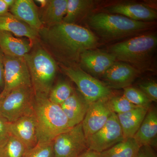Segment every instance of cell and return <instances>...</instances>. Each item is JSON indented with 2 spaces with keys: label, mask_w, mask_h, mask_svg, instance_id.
Wrapping results in <instances>:
<instances>
[{
  "label": "cell",
  "mask_w": 157,
  "mask_h": 157,
  "mask_svg": "<svg viewBox=\"0 0 157 157\" xmlns=\"http://www.w3.org/2000/svg\"><path fill=\"white\" fill-rule=\"evenodd\" d=\"M38 36L53 55L66 64L79 61L82 52L94 49L98 44L94 34L76 24L62 22L43 26L38 31Z\"/></svg>",
  "instance_id": "cell-1"
},
{
  "label": "cell",
  "mask_w": 157,
  "mask_h": 157,
  "mask_svg": "<svg viewBox=\"0 0 157 157\" xmlns=\"http://www.w3.org/2000/svg\"><path fill=\"white\" fill-rule=\"evenodd\" d=\"M33 113L38 143L51 142L71 128L60 105L53 104L46 96L35 95Z\"/></svg>",
  "instance_id": "cell-2"
},
{
  "label": "cell",
  "mask_w": 157,
  "mask_h": 157,
  "mask_svg": "<svg viewBox=\"0 0 157 157\" xmlns=\"http://www.w3.org/2000/svg\"><path fill=\"white\" fill-rule=\"evenodd\" d=\"M35 95L48 97L57 73L55 60L45 48L38 47L24 56Z\"/></svg>",
  "instance_id": "cell-3"
},
{
  "label": "cell",
  "mask_w": 157,
  "mask_h": 157,
  "mask_svg": "<svg viewBox=\"0 0 157 157\" xmlns=\"http://www.w3.org/2000/svg\"><path fill=\"white\" fill-rule=\"evenodd\" d=\"M89 25L99 36L106 40H114L148 29L152 25L148 22L136 21L120 15L99 13L89 19Z\"/></svg>",
  "instance_id": "cell-4"
},
{
  "label": "cell",
  "mask_w": 157,
  "mask_h": 157,
  "mask_svg": "<svg viewBox=\"0 0 157 157\" xmlns=\"http://www.w3.org/2000/svg\"><path fill=\"white\" fill-rule=\"evenodd\" d=\"M157 37L154 34L140 35L112 45L109 53L117 60L132 63L145 61L157 48Z\"/></svg>",
  "instance_id": "cell-5"
},
{
  "label": "cell",
  "mask_w": 157,
  "mask_h": 157,
  "mask_svg": "<svg viewBox=\"0 0 157 157\" xmlns=\"http://www.w3.org/2000/svg\"><path fill=\"white\" fill-rule=\"evenodd\" d=\"M35 94L32 86L17 88L0 100V117L6 122L14 121L33 112Z\"/></svg>",
  "instance_id": "cell-6"
},
{
  "label": "cell",
  "mask_w": 157,
  "mask_h": 157,
  "mask_svg": "<svg viewBox=\"0 0 157 157\" xmlns=\"http://www.w3.org/2000/svg\"><path fill=\"white\" fill-rule=\"evenodd\" d=\"M65 74L78 87L81 96L89 104L111 97L112 91L104 82L79 68L65 67Z\"/></svg>",
  "instance_id": "cell-7"
},
{
  "label": "cell",
  "mask_w": 157,
  "mask_h": 157,
  "mask_svg": "<svg viewBox=\"0 0 157 157\" xmlns=\"http://www.w3.org/2000/svg\"><path fill=\"white\" fill-rule=\"evenodd\" d=\"M4 64V87L0 93L1 99L17 88L32 86L28 67L24 57L5 55Z\"/></svg>",
  "instance_id": "cell-8"
},
{
  "label": "cell",
  "mask_w": 157,
  "mask_h": 157,
  "mask_svg": "<svg viewBox=\"0 0 157 157\" xmlns=\"http://www.w3.org/2000/svg\"><path fill=\"white\" fill-rule=\"evenodd\" d=\"M52 143L54 157H78L88 150L82 123L58 135Z\"/></svg>",
  "instance_id": "cell-9"
},
{
  "label": "cell",
  "mask_w": 157,
  "mask_h": 157,
  "mask_svg": "<svg viewBox=\"0 0 157 157\" xmlns=\"http://www.w3.org/2000/svg\"><path fill=\"white\" fill-rule=\"evenodd\" d=\"M124 140L117 116L113 113L103 128L86 138L88 149L101 153Z\"/></svg>",
  "instance_id": "cell-10"
},
{
  "label": "cell",
  "mask_w": 157,
  "mask_h": 157,
  "mask_svg": "<svg viewBox=\"0 0 157 157\" xmlns=\"http://www.w3.org/2000/svg\"><path fill=\"white\" fill-rule=\"evenodd\" d=\"M108 99L99 100L90 104L81 123L86 139L103 128L112 114Z\"/></svg>",
  "instance_id": "cell-11"
},
{
  "label": "cell",
  "mask_w": 157,
  "mask_h": 157,
  "mask_svg": "<svg viewBox=\"0 0 157 157\" xmlns=\"http://www.w3.org/2000/svg\"><path fill=\"white\" fill-rule=\"evenodd\" d=\"M138 75V70L131 65L116 62L101 76L109 88L120 89L130 86Z\"/></svg>",
  "instance_id": "cell-12"
},
{
  "label": "cell",
  "mask_w": 157,
  "mask_h": 157,
  "mask_svg": "<svg viewBox=\"0 0 157 157\" xmlns=\"http://www.w3.org/2000/svg\"><path fill=\"white\" fill-rule=\"evenodd\" d=\"M7 125L9 134L17 137L28 150L33 148L38 144L36 125L33 112L12 122H7Z\"/></svg>",
  "instance_id": "cell-13"
},
{
  "label": "cell",
  "mask_w": 157,
  "mask_h": 157,
  "mask_svg": "<svg viewBox=\"0 0 157 157\" xmlns=\"http://www.w3.org/2000/svg\"><path fill=\"white\" fill-rule=\"evenodd\" d=\"M79 61L87 73L102 76L117 60L115 56L109 52L91 49L82 52Z\"/></svg>",
  "instance_id": "cell-14"
},
{
  "label": "cell",
  "mask_w": 157,
  "mask_h": 157,
  "mask_svg": "<svg viewBox=\"0 0 157 157\" xmlns=\"http://www.w3.org/2000/svg\"><path fill=\"white\" fill-rule=\"evenodd\" d=\"M110 14H120L136 21L149 22L156 19V11L139 3H121L107 7Z\"/></svg>",
  "instance_id": "cell-15"
},
{
  "label": "cell",
  "mask_w": 157,
  "mask_h": 157,
  "mask_svg": "<svg viewBox=\"0 0 157 157\" xmlns=\"http://www.w3.org/2000/svg\"><path fill=\"white\" fill-rule=\"evenodd\" d=\"M157 111L151 107L134 138L140 147L156 145Z\"/></svg>",
  "instance_id": "cell-16"
},
{
  "label": "cell",
  "mask_w": 157,
  "mask_h": 157,
  "mask_svg": "<svg viewBox=\"0 0 157 157\" xmlns=\"http://www.w3.org/2000/svg\"><path fill=\"white\" fill-rule=\"evenodd\" d=\"M90 104L81 95L74 91L72 95L60 105L67 118L70 128L81 123Z\"/></svg>",
  "instance_id": "cell-17"
},
{
  "label": "cell",
  "mask_w": 157,
  "mask_h": 157,
  "mask_svg": "<svg viewBox=\"0 0 157 157\" xmlns=\"http://www.w3.org/2000/svg\"><path fill=\"white\" fill-rule=\"evenodd\" d=\"M10 11L18 19L37 31H39L43 26L33 1L15 0L14 5L10 8Z\"/></svg>",
  "instance_id": "cell-18"
},
{
  "label": "cell",
  "mask_w": 157,
  "mask_h": 157,
  "mask_svg": "<svg viewBox=\"0 0 157 157\" xmlns=\"http://www.w3.org/2000/svg\"><path fill=\"white\" fill-rule=\"evenodd\" d=\"M0 31L9 32L17 37H25L33 42L38 39V31L11 14L0 16Z\"/></svg>",
  "instance_id": "cell-19"
},
{
  "label": "cell",
  "mask_w": 157,
  "mask_h": 157,
  "mask_svg": "<svg viewBox=\"0 0 157 157\" xmlns=\"http://www.w3.org/2000/svg\"><path fill=\"white\" fill-rule=\"evenodd\" d=\"M32 42L14 36L9 32L0 31V49L8 56L24 57L31 51Z\"/></svg>",
  "instance_id": "cell-20"
},
{
  "label": "cell",
  "mask_w": 157,
  "mask_h": 157,
  "mask_svg": "<svg viewBox=\"0 0 157 157\" xmlns=\"http://www.w3.org/2000/svg\"><path fill=\"white\" fill-rule=\"evenodd\" d=\"M148 110L144 107H137L128 112L117 114L124 139L134 137Z\"/></svg>",
  "instance_id": "cell-21"
},
{
  "label": "cell",
  "mask_w": 157,
  "mask_h": 157,
  "mask_svg": "<svg viewBox=\"0 0 157 157\" xmlns=\"http://www.w3.org/2000/svg\"><path fill=\"white\" fill-rule=\"evenodd\" d=\"M68 0H50L43 7L39 16L43 26H50L63 22L67 11Z\"/></svg>",
  "instance_id": "cell-22"
},
{
  "label": "cell",
  "mask_w": 157,
  "mask_h": 157,
  "mask_svg": "<svg viewBox=\"0 0 157 157\" xmlns=\"http://www.w3.org/2000/svg\"><path fill=\"white\" fill-rule=\"evenodd\" d=\"M94 5V1L91 0H68L66 14L63 22L75 24Z\"/></svg>",
  "instance_id": "cell-23"
},
{
  "label": "cell",
  "mask_w": 157,
  "mask_h": 157,
  "mask_svg": "<svg viewBox=\"0 0 157 157\" xmlns=\"http://www.w3.org/2000/svg\"><path fill=\"white\" fill-rule=\"evenodd\" d=\"M140 147L132 137L124 139L100 155L101 157H135Z\"/></svg>",
  "instance_id": "cell-24"
},
{
  "label": "cell",
  "mask_w": 157,
  "mask_h": 157,
  "mask_svg": "<svg viewBox=\"0 0 157 157\" xmlns=\"http://www.w3.org/2000/svg\"><path fill=\"white\" fill-rule=\"evenodd\" d=\"M27 150L21 141L10 134L7 139L0 144V157H23Z\"/></svg>",
  "instance_id": "cell-25"
},
{
  "label": "cell",
  "mask_w": 157,
  "mask_h": 157,
  "mask_svg": "<svg viewBox=\"0 0 157 157\" xmlns=\"http://www.w3.org/2000/svg\"><path fill=\"white\" fill-rule=\"evenodd\" d=\"M74 92L73 88L69 82L61 81L52 87L48 98L53 104L61 105L72 95Z\"/></svg>",
  "instance_id": "cell-26"
},
{
  "label": "cell",
  "mask_w": 157,
  "mask_h": 157,
  "mask_svg": "<svg viewBox=\"0 0 157 157\" xmlns=\"http://www.w3.org/2000/svg\"><path fill=\"white\" fill-rule=\"evenodd\" d=\"M130 102L137 107L149 109L151 101L140 90L128 86L124 89V95Z\"/></svg>",
  "instance_id": "cell-27"
},
{
  "label": "cell",
  "mask_w": 157,
  "mask_h": 157,
  "mask_svg": "<svg viewBox=\"0 0 157 157\" xmlns=\"http://www.w3.org/2000/svg\"><path fill=\"white\" fill-rule=\"evenodd\" d=\"M108 104L111 111L117 115L128 112L137 107L124 96L110 97L108 98Z\"/></svg>",
  "instance_id": "cell-28"
},
{
  "label": "cell",
  "mask_w": 157,
  "mask_h": 157,
  "mask_svg": "<svg viewBox=\"0 0 157 157\" xmlns=\"http://www.w3.org/2000/svg\"><path fill=\"white\" fill-rule=\"evenodd\" d=\"M23 157H54L52 141L48 143H38L28 150Z\"/></svg>",
  "instance_id": "cell-29"
},
{
  "label": "cell",
  "mask_w": 157,
  "mask_h": 157,
  "mask_svg": "<svg viewBox=\"0 0 157 157\" xmlns=\"http://www.w3.org/2000/svg\"><path fill=\"white\" fill-rule=\"evenodd\" d=\"M140 90L151 102L157 101V83L153 81L141 82L139 84Z\"/></svg>",
  "instance_id": "cell-30"
},
{
  "label": "cell",
  "mask_w": 157,
  "mask_h": 157,
  "mask_svg": "<svg viewBox=\"0 0 157 157\" xmlns=\"http://www.w3.org/2000/svg\"><path fill=\"white\" fill-rule=\"evenodd\" d=\"M135 157H157L154 151L150 146L140 147Z\"/></svg>",
  "instance_id": "cell-31"
},
{
  "label": "cell",
  "mask_w": 157,
  "mask_h": 157,
  "mask_svg": "<svg viewBox=\"0 0 157 157\" xmlns=\"http://www.w3.org/2000/svg\"><path fill=\"white\" fill-rule=\"evenodd\" d=\"M9 135L7 128V122L0 117V144L7 139Z\"/></svg>",
  "instance_id": "cell-32"
},
{
  "label": "cell",
  "mask_w": 157,
  "mask_h": 157,
  "mask_svg": "<svg viewBox=\"0 0 157 157\" xmlns=\"http://www.w3.org/2000/svg\"><path fill=\"white\" fill-rule=\"evenodd\" d=\"M4 53L0 49V90L1 92L4 87Z\"/></svg>",
  "instance_id": "cell-33"
},
{
  "label": "cell",
  "mask_w": 157,
  "mask_h": 157,
  "mask_svg": "<svg viewBox=\"0 0 157 157\" xmlns=\"http://www.w3.org/2000/svg\"><path fill=\"white\" fill-rule=\"evenodd\" d=\"M78 157H101L100 153L88 149Z\"/></svg>",
  "instance_id": "cell-34"
},
{
  "label": "cell",
  "mask_w": 157,
  "mask_h": 157,
  "mask_svg": "<svg viewBox=\"0 0 157 157\" xmlns=\"http://www.w3.org/2000/svg\"><path fill=\"white\" fill-rule=\"evenodd\" d=\"M9 8L4 2V0H0V16L9 12Z\"/></svg>",
  "instance_id": "cell-35"
},
{
  "label": "cell",
  "mask_w": 157,
  "mask_h": 157,
  "mask_svg": "<svg viewBox=\"0 0 157 157\" xmlns=\"http://www.w3.org/2000/svg\"><path fill=\"white\" fill-rule=\"evenodd\" d=\"M4 1L9 8H10L14 5L15 0H4Z\"/></svg>",
  "instance_id": "cell-36"
},
{
  "label": "cell",
  "mask_w": 157,
  "mask_h": 157,
  "mask_svg": "<svg viewBox=\"0 0 157 157\" xmlns=\"http://www.w3.org/2000/svg\"><path fill=\"white\" fill-rule=\"evenodd\" d=\"M47 1H46V0H38V1H36V2L39 3L42 6V8H43V7H45V5L47 4Z\"/></svg>",
  "instance_id": "cell-37"
},
{
  "label": "cell",
  "mask_w": 157,
  "mask_h": 157,
  "mask_svg": "<svg viewBox=\"0 0 157 157\" xmlns=\"http://www.w3.org/2000/svg\"><path fill=\"white\" fill-rule=\"evenodd\" d=\"M0 99H1V98H0Z\"/></svg>",
  "instance_id": "cell-38"
}]
</instances>
